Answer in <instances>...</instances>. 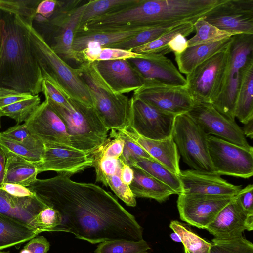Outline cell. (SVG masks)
Segmentation results:
<instances>
[{
  "instance_id": "cell-1",
  "label": "cell",
  "mask_w": 253,
  "mask_h": 253,
  "mask_svg": "<svg viewBox=\"0 0 253 253\" xmlns=\"http://www.w3.org/2000/svg\"><path fill=\"white\" fill-rule=\"evenodd\" d=\"M27 188L62 218L61 231L92 244L123 239L139 241L143 229L110 192L90 183L58 174L37 179Z\"/></svg>"
},
{
  "instance_id": "cell-2",
  "label": "cell",
  "mask_w": 253,
  "mask_h": 253,
  "mask_svg": "<svg viewBox=\"0 0 253 253\" xmlns=\"http://www.w3.org/2000/svg\"><path fill=\"white\" fill-rule=\"evenodd\" d=\"M2 44L0 53V88L33 96L42 92L43 80L31 49L28 23L0 10Z\"/></svg>"
},
{
  "instance_id": "cell-3",
  "label": "cell",
  "mask_w": 253,
  "mask_h": 253,
  "mask_svg": "<svg viewBox=\"0 0 253 253\" xmlns=\"http://www.w3.org/2000/svg\"><path fill=\"white\" fill-rule=\"evenodd\" d=\"M219 0H138L123 8L119 14L126 26L153 28L194 24L204 17Z\"/></svg>"
},
{
  "instance_id": "cell-4",
  "label": "cell",
  "mask_w": 253,
  "mask_h": 253,
  "mask_svg": "<svg viewBox=\"0 0 253 253\" xmlns=\"http://www.w3.org/2000/svg\"><path fill=\"white\" fill-rule=\"evenodd\" d=\"M48 80L66 99L63 105L45 100L63 122L72 147L91 155L105 142L109 130L94 107L72 98L57 83Z\"/></svg>"
},
{
  "instance_id": "cell-5",
  "label": "cell",
  "mask_w": 253,
  "mask_h": 253,
  "mask_svg": "<svg viewBox=\"0 0 253 253\" xmlns=\"http://www.w3.org/2000/svg\"><path fill=\"white\" fill-rule=\"evenodd\" d=\"M32 51L41 70L43 79L57 83L73 99L88 106L94 102L90 90L80 76L78 68L66 63L28 24Z\"/></svg>"
},
{
  "instance_id": "cell-6",
  "label": "cell",
  "mask_w": 253,
  "mask_h": 253,
  "mask_svg": "<svg viewBox=\"0 0 253 253\" xmlns=\"http://www.w3.org/2000/svg\"><path fill=\"white\" fill-rule=\"evenodd\" d=\"M78 69L90 90L94 108L107 129H125L129 125L131 98L113 91L99 74L95 62L82 63Z\"/></svg>"
},
{
  "instance_id": "cell-7",
  "label": "cell",
  "mask_w": 253,
  "mask_h": 253,
  "mask_svg": "<svg viewBox=\"0 0 253 253\" xmlns=\"http://www.w3.org/2000/svg\"><path fill=\"white\" fill-rule=\"evenodd\" d=\"M219 93L211 103L219 113L235 121L234 110L238 90L244 73L253 62V34L233 35Z\"/></svg>"
},
{
  "instance_id": "cell-8",
  "label": "cell",
  "mask_w": 253,
  "mask_h": 253,
  "mask_svg": "<svg viewBox=\"0 0 253 253\" xmlns=\"http://www.w3.org/2000/svg\"><path fill=\"white\" fill-rule=\"evenodd\" d=\"M208 135L187 114L176 116L172 137L184 162L193 169L214 173Z\"/></svg>"
},
{
  "instance_id": "cell-9",
  "label": "cell",
  "mask_w": 253,
  "mask_h": 253,
  "mask_svg": "<svg viewBox=\"0 0 253 253\" xmlns=\"http://www.w3.org/2000/svg\"><path fill=\"white\" fill-rule=\"evenodd\" d=\"M208 143L214 173L243 178L253 176V147L245 148L211 135Z\"/></svg>"
},
{
  "instance_id": "cell-10",
  "label": "cell",
  "mask_w": 253,
  "mask_h": 253,
  "mask_svg": "<svg viewBox=\"0 0 253 253\" xmlns=\"http://www.w3.org/2000/svg\"><path fill=\"white\" fill-rule=\"evenodd\" d=\"M228 46L186 75V87L196 102L211 103L219 93L228 59Z\"/></svg>"
},
{
  "instance_id": "cell-11",
  "label": "cell",
  "mask_w": 253,
  "mask_h": 253,
  "mask_svg": "<svg viewBox=\"0 0 253 253\" xmlns=\"http://www.w3.org/2000/svg\"><path fill=\"white\" fill-rule=\"evenodd\" d=\"M132 97L174 116L187 114L196 103L186 86L168 85L146 79L143 85L133 92Z\"/></svg>"
},
{
  "instance_id": "cell-12",
  "label": "cell",
  "mask_w": 253,
  "mask_h": 253,
  "mask_svg": "<svg viewBox=\"0 0 253 253\" xmlns=\"http://www.w3.org/2000/svg\"><path fill=\"white\" fill-rule=\"evenodd\" d=\"M175 117L140 99L131 98L128 126L144 138L162 140L172 137Z\"/></svg>"
},
{
  "instance_id": "cell-13",
  "label": "cell",
  "mask_w": 253,
  "mask_h": 253,
  "mask_svg": "<svg viewBox=\"0 0 253 253\" xmlns=\"http://www.w3.org/2000/svg\"><path fill=\"white\" fill-rule=\"evenodd\" d=\"M203 18L228 33L253 34V0H219Z\"/></svg>"
},
{
  "instance_id": "cell-14",
  "label": "cell",
  "mask_w": 253,
  "mask_h": 253,
  "mask_svg": "<svg viewBox=\"0 0 253 253\" xmlns=\"http://www.w3.org/2000/svg\"><path fill=\"white\" fill-rule=\"evenodd\" d=\"M236 196L179 194L177 206L180 218L192 226L206 229L220 211Z\"/></svg>"
},
{
  "instance_id": "cell-15",
  "label": "cell",
  "mask_w": 253,
  "mask_h": 253,
  "mask_svg": "<svg viewBox=\"0 0 253 253\" xmlns=\"http://www.w3.org/2000/svg\"><path fill=\"white\" fill-rule=\"evenodd\" d=\"M209 135L245 148H251L242 128L217 111L210 103L196 102L187 113Z\"/></svg>"
},
{
  "instance_id": "cell-16",
  "label": "cell",
  "mask_w": 253,
  "mask_h": 253,
  "mask_svg": "<svg viewBox=\"0 0 253 253\" xmlns=\"http://www.w3.org/2000/svg\"><path fill=\"white\" fill-rule=\"evenodd\" d=\"M86 6L85 3L72 9L64 19L60 15L52 16L45 22H33V27L51 30V40L46 43L62 59L79 62L73 50V42Z\"/></svg>"
},
{
  "instance_id": "cell-17",
  "label": "cell",
  "mask_w": 253,
  "mask_h": 253,
  "mask_svg": "<svg viewBox=\"0 0 253 253\" xmlns=\"http://www.w3.org/2000/svg\"><path fill=\"white\" fill-rule=\"evenodd\" d=\"M24 123L31 134L44 146L73 148L63 122L45 100Z\"/></svg>"
},
{
  "instance_id": "cell-18",
  "label": "cell",
  "mask_w": 253,
  "mask_h": 253,
  "mask_svg": "<svg viewBox=\"0 0 253 253\" xmlns=\"http://www.w3.org/2000/svg\"><path fill=\"white\" fill-rule=\"evenodd\" d=\"M253 229V214L242 208L236 196L218 213L206 230L214 238L230 240L242 237L245 230Z\"/></svg>"
},
{
  "instance_id": "cell-19",
  "label": "cell",
  "mask_w": 253,
  "mask_h": 253,
  "mask_svg": "<svg viewBox=\"0 0 253 253\" xmlns=\"http://www.w3.org/2000/svg\"><path fill=\"white\" fill-rule=\"evenodd\" d=\"M44 146L42 161L37 163L39 173L54 171L71 176L93 166L90 154L74 148Z\"/></svg>"
},
{
  "instance_id": "cell-20",
  "label": "cell",
  "mask_w": 253,
  "mask_h": 253,
  "mask_svg": "<svg viewBox=\"0 0 253 253\" xmlns=\"http://www.w3.org/2000/svg\"><path fill=\"white\" fill-rule=\"evenodd\" d=\"M178 177L182 194L235 196L242 189L241 185L232 184L214 173L192 169L181 171Z\"/></svg>"
},
{
  "instance_id": "cell-21",
  "label": "cell",
  "mask_w": 253,
  "mask_h": 253,
  "mask_svg": "<svg viewBox=\"0 0 253 253\" xmlns=\"http://www.w3.org/2000/svg\"><path fill=\"white\" fill-rule=\"evenodd\" d=\"M95 63L101 77L117 94L134 92L144 84V77L126 59Z\"/></svg>"
},
{
  "instance_id": "cell-22",
  "label": "cell",
  "mask_w": 253,
  "mask_h": 253,
  "mask_svg": "<svg viewBox=\"0 0 253 253\" xmlns=\"http://www.w3.org/2000/svg\"><path fill=\"white\" fill-rule=\"evenodd\" d=\"M146 54V58L127 59L145 79L168 85L186 86L185 78L170 59L161 53Z\"/></svg>"
},
{
  "instance_id": "cell-23",
  "label": "cell",
  "mask_w": 253,
  "mask_h": 253,
  "mask_svg": "<svg viewBox=\"0 0 253 253\" xmlns=\"http://www.w3.org/2000/svg\"><path fill=\"white\" fill-rule=\"evenodd\" d=\"M148 29L142 26H128L114 29L76 31L73 50L77 55L86 48L107 47L129 39L140 31Z\"/></svg>"
},
{
  "instance_id": "cell-24",
  "label": "cell",
  "mask_w": 253,
  "mask_h": 253,
  "mask_svg": "<svg viewBox=\"0 0 253 253\" xmlns=\"http://www.w3.org/2000/svg\"><path fill=\"white\" fill-rule=\"evenodd\" d=\"M144 149L155 160L162 164L173 173L179 175V155L172 137L162 140L144 138L129 126L117 131Z\"/></svg>"
},
{
  "instance_id": "cell-25",
  "label": "cell",
  "mask_w": 253,
  "mask_h": 253,
  "mask_svg": "<svg viewBox=\"0 0 253 253\" xmlns=\"http://www.w3.org/2000/svg\"><path fill=\"white\" fill-rule=\"evenodd\" d=\"M48 207L36 195L17 197L9 194L0 186V213L18 220L35 230V217Z\"/></svg>"
},
{
  "instance_id": "cell-26",
  "label": "cell",
  "mask_w": 253,
  "mask_h": 253,
  "mask_svg": "<svg viewBox=\"0 0 253 253\" xmlns=\"http://www.w3.org/2000/svg\"><path fill=\"white\" fill-rule=\"evenodd\" d=\"M232 36L215 42L189 47L182 53L175 55L179 71L186 75L190 73L197 66L226 48L232 41Z\"/></svg>"
},
{
  "instance_id": "cell-27",
  "label": "cell",
  "mask_w": 253,
  "mask_h": 253,
  "mask_svg": "<svg viewBox=\"0 0 253 253\" xmlns=\"http://www.w3.org/2000/svg\"><path fill=\"white\" fill-rule=\"evenodd\" d=\"M134 177L129 188L135 197L153 199L161 203L175 194L170 187L139 168L132 165Z\"/></svg>"
},
{
  "instance_id": "cell-28",
  "label": "cell",
  "mask_w": 253,
  "mask_h": 253,
  "mask_svg": "<svg viewBox=\"0 0 253 253\" xmlns=\"http://www.w3.org/2000/svg\"><path fill=\"white\" fill-rule=\"evenodd\" d=\"M6 157L3 183L17 184L27 187L37 178V163L28 161L12 153H4Z\"/></svg>"
},
{
  "instance_id": "cell-29",
  "label": "cell",
  "mask_w": 253,
  "mask_h": 253,
  "mask_svg": "<svg viewBox=\"0 0 253 253\" xmlns=\"http://www.w3.org/2000/svg\"><path fill=\"white\" fill-rule=\"evenodd\" d=\"M39 233L26 224L0 213V250L28 241Z\"/></svg>"
},
{
  "instance_id": "cell-30",
  "label": "cell",
  "mask_w": 253,
  "mask_h": 253,
  "mask_svg": "<svg viewBox=\"0 0 253 253\" xmlns=\"http://www.w3.org/2000/svg\"><path fill=\"white\" fill-rule=\"evenodd\" d=\"M253 62L247 66L238 90L235 117L243 124L253 119Z\"/></svg>"
},
{
  "instance_id": "cell-31",
  "label": "cell",
  "mask_w": 253,
  "mask_h": 253,
  "mask_svg": "<svg viewBox=\"0 0 253 253\" xmlns=\"http://www.w3.org/2000/svg\"><path fill=\"white\" fill-rule=\"evenodd\" d=\"M194 30L192 23H186L180 24L165 32L151 42L129 51L138 54L161 53L165 55L169 53L168 44L175 36L180 34L187 37L191 34Z\"/></svg>"
},
{
  "instance_id": "cell-32",
  "label": "cell",
  "mask_w": 253,
  "mask_h": 253,
  "mask_svg": "<svg viewBox=\"0 0 253 253\" xmlns=\"http://www.w3.org/2000/svg\"><path fill=\"white\" fill-rule=\"evenodd\" d=\"M79 63L96 61L145 58L147 55L138 54L129 50L106 47L86 48L77 54Z\"/></svg>"
},
{
  "instance_id": "cell-33",
  "label": "cell",
  "mask_w": 253,
  "mask_h": 253,
  "mask_svg": "<svg viewBox=\"0 0 253 253\" xmlns=\"http://www.w3.org/2000/svg\"><path fill=\"white\" fill-rule=\"evenodd\" d=\"M132 165L139 168L170 187L175 194L179 195L182 193V185L178 175L170 171L156 160L141 159Z\"/></svg>"
},
{
  "instance_id": "cell-34",
  "label": "cell",
  "mask_w": 253,
  "mask_h": 253,
  "mask_svg": "<svg viewBox=\"0 0 253 253\" xmlns=\"http://www.w3.org/2000/svg\"><path fill=\"white\" fill-rule=\"evenodd\" d=\"M193 27L196 34L187 40L188 47L215 42L235 34L221 30L206 21L203 17L198 19Z\"/></svg>"
},
{
  "instance_id": "cell-35",
  "label": "cell",
  "mask_w": 253,
  "mask_h": 253,
  "mask_svg": "<svg viewBox=\"0 0 253 253\" xmlns=\"http://www.w3.org/2000/svg\"><path fill=\"white\" fill-rule=\"evenodd\" d=\"M169 227L179 236L184 249L190 253H209L211 243L199 236L184 223L172 220Z\"/></svg>"
},
{
  "instance_id": "cell-36",
  "label": "cell",
  "mask_w": 253,
  "mask_h": 253,
  "mask_svg": "<svg viewBox=\"0 0 253 253\" xmlns=\"http://www.w3.org/2000/svg\"><path fill=\"white\" fill-rule=\"evenodd\" d=\"M151 249L146 241L123 239L101 242L95 250V253H150Z\"/></svg>"
},
{
  "instance_id": "cell-37",
  "label": "cell",
  "mask_w": 253,
  "mask_h": 253,
  "mask_svg": "<svg viewBox=\"0 0 253 253\" xmlns=\"http://www.w3.org/2000/svg\"><path fill=\"white\" fill-rule=\"evenodd\" d=\"M137 1V0H89L86 3V6L78 27L92 19L115 9L132 4Z\"/></svg>"
},
{
  "instance_id": "cell-38",
  "label": "cell",
  "mask_w": 253,
  "mask_h": 253,
  "mask_svg": "<svg viewBox=\"0 0 253 253\" xmlns=\"http://www.w3.org/2000/svg\"><path fill=\"white\" fill-rule=\"evenodd\" d=\"M41 104L38 95L25 99L0 109V116H7L14 120L18 124L25 122Z\"/></svg>"
},
{
  "instance_id": "cell-39",
  "label": "cell",
  "mask_w": 253,
  "mask_h": 253,
  "mask_svg": "<svg viewBox=\"0 0 253 253\" xmlns=\"http://www.w3.org/2000/svg\"><path fill=\"white\" fill-rule=\"evenodd\" d=\"M0 149L4 153H12L35 163L42 162L44 148H37L17 142L2 136L0 133Z\"/></svg>"
},
{
  "instance_id": "cell-40",
  "label": "cell",
  "mask_w": 253,
  "mask_h": 253,
  "mask_svg": "<svg viewBox=\"0 0 253 253\" xmlns=\"http://www.w3.org/2000/svg\"><path fill=\"white\" fill-rule=\"evenodd\" d=\"M42 0H0V10L18 16L32 25L37 7Z\"/></svg>"
},
{
  "instance_id": "cell-41",
  "label": "cell",
  "mask_w": 253,
  "mask_h": 253,
  "mask_svg": "<svg viewBox=\"0 0 253 253\" xmlns=\"http://www.w3.org/2000/svg\"><path fill=\"white\" fill-rule=\"evenodd\" d=\"M175 26H166L144 30L129 39L106 47L130 50L151 42Z\"/></svg>"
},
{
  "instance_id": "cell-42",
  "label": "cell",
  "mask_w": 253,
  "mask_h": 253,
  "mask_svg": "<svg viewBox=\"0 0 253 253\" xmlns=\"http://www.w3.org/2000/svg\"><path fill=\"white\" fill-rule=\"evenodd\" d=\"M209 253H253V244L243 236L230 240L214 238Z\"/></svg>"
},
{
  "instance_id": "cell-43",
  "label": "cell",
  "mask_w": 253,
  "mask_h": 253,
  "mask_svg": "<svg viewBox=\"0 0 253 253\" xmlns=\"http://www.w3.org/2000/svg\"><path fill=\"white\" fill-rule=\"evenodd\" d=\"M35 229L40 233L44 231H61L62 218L54 209L48 207L35 217L34 221Z\"/></svg>"
},
{
  "instance_id": "cell-44",
  "label": "cell",
  "mask_w": 253,
  "mask_h": 253,
  "mask_svg": "<svg viewBox=\"0 0 253 253\" xmlns=\"http://www.w3.org/2000/svg\"><path fill=\"white\" fill-rule=\"evenodd\" d=\"M0 133L6 138L30 147L45 148L41 141L31 134L25 123L11 126Z\"/></svg>"
},
{
  "instance_id": "cell-45",
  "label": "cell",
  "mask_w": 253,
  "mask_h": 253,
  "mask_svg": "<svg viewBox=\"0 0 253 253\" xmlns=\"http://www.w3.org/2000/svg\"><path fill=\"white\" fill-rule=\"evenodd\" d=\"M121 166L122 164L115 174L107 177V186H109L116 195L126 205L135 207L136 205L135 196L131 191L129 186L123 183L121 180Z\"/></svg>"
},
{
  "instance_id": "cell-46",
  "label": "cell",
  "mask_w": 253,
  "mask_h": 253,
  "mask_svg": "<svg viewBox=\"0 0 253 253\" xmlns=\"http://www.w3.org/2000/svg\"><path fill=\"white\" fill-rule=\"evenodd\" d=\"M124 141V147L120 158L129 166L141 159L154 160L144 149L128 138L117 131Z\"/></svg>"
},
{
  "instance_id": "cell-47",
  "label": "cell",
  "mask_w": 253,
  "mask_h": 253,
  "mask_svg": "<svg viewBox=\"0 0 253 253\" xmlns=\"http://www.w3.org/2000/svg\"><path fill=\"white\" fill-rule=\"evenodd\" d=\"M30 94L20 93L13 90L0 88V109L17 102L30 98Z\"/></svg>"
},
{
  "instance_id": "cell-48",
  "label": "cell",
  "mask_w": 253,
  "mask_h": 253,
  "mask_svg": "<svg viewBox=\"0 0 253 253\" xmlns=\"http://www.w3.org/2000/svg\"><path fill=\"white\" fill-rule=\"evenodd\" d=\"M237 196L245 211L248 214H253V185L249 184L242 188Z\"/></svg>"
},
{
  "instance_id": "cell-49",
  "label": "cell",
  "mask_w": 253,
  "mask_h": 253,
  "mask_svg": "<svg viewBox=\"0 0 253 253\" xmlns=\"http://www.w3.org/2000/svg\"><path fill=\"white\" fill-rule=\"evenodd\" d=\"M28 241L24 248L29 250L31 253H47L49 250L50 243L44 236H36Z\"/></svg>"
},
{
  "instance_id": "cell-50",
  "label": "cell",
  "mask_w": 253,
  "mask_h": 253,
  "mask_svg": "<svg viewBox=\"0 0 253 253\" xmlns=\"http://www.w3.org/2000/svg\"><path fill=\"white\" fill-rule=\"evenodd\" d=\"M57 5L58 1L56 0H41L37 7L36 14H39L49 19L54 14Z\"/></svg>"
},
{
  "instance_id": "cell-51",
  "label": "cell",
  "mask_w": 253,
  "mask_h": 253,
  "mask_svg": "<svg viewBox=\"0 0 253 253\" xmlns=\"http://www.w3.org/2000/svg\"><path fill=\"white\" fill-rule=\"evenodd\" d=\"M1 187L9 194L17 197H25L35 195L27 187L17 184L3 183Z\"/></svg>"
},
{
  "instance_id": "cell-52",
  "label": "cell",
  "mask_w": 253,
  "mask_h": 253,
  "mask_svg": "<svg viewBox=\"0 0 253 253\" xmlns=\"http://www.w3.org/2000/svg\"><path fill=\"white\" fill-rule=\"evenodd\" d=\"M187 40L186 37L180 34L175 36L168 44L169 53L173 52L174 55L182 53L188 47Z\"/></svg>"
},
{
  "instance_id": "cell-53",
  "label": "cell",
  "mask_w": 253,
  "mask_h": 253,
  "mask_svg": "<svg viewBox=\"0 0 253 253\" xmlns=\"http://www.w3.org/2000/svg\"><path fill=\"white\" fill-rule=\"evenodd\" d=\"M134 177V172L132 168L125 163L123 160L121 168V178L125 184L129 186Z\"/></svg>"
},
{
  "instance_id": "cell-54",
  "label": "cell",
  "mask_w": 253,
  "mask_h": 253,
  "mask_svg": "<svg viewBox=\"0 0 253 253\" xmlns=\"http://www.w3.org/2000/svg\"><path fill=\"white\" fill-rule=\"evenodd\" d=\"M6 157L3 151L0 149V186L3 183Z\"/></svg>"
},
{
  "instance_id": "cell-55",
  "label": "cell",
  "mask_w": 253,
  "mask_h": 253,
  "mask_svg": "<svg viewBox=\"0 0 253 253\" xmlns=\"http://www.w3.org/2000/svg\"><path fill=\"white\" fill-rule=\"evenodd\" d=\"M242 129L245 137H249L252 139L253 137V119L244 124Z\"/></svg>"
},
{
  "instance_id": "cell-56",
  "label": "cell",
  "mask_w": 253,
  "mask_h": 253,
  "mask_svg": "<svg viewBox=\"0 0 253 253\" xmlns=\"http://www.w3.org/2000/svg\"><path fill=\"white\" fill-rule=\"evenodd\" d=\"M170 237L174 241L181 242V240L179 236L174 232L170 234Z\"/></svg>"
},
{
  "instance_id": "cell-57",
  "label": "cell",
  "mask_w": 253,
  "mask_h": 253,
  "mask_svg": "<svg viewBox=\"0 0 253 253\" xmlns=\"http://www.w3.org/2000/svg\"><path fill=\"white\" fill-rule=\"evenodd\" d=\"M2 44V25L0 17V53Z\"/></svg>"
},
{
  "instance_id": "cell-58",
  "label": "cell",
  "mask_w": 253,
  "mask_h": 253,
  "mask_svg": "<svg viewBox=\"0 0 253 253\" xmlns=\"http://www.w3.org/2000/svg\"><path fill=\"white\" fill-rule=\"evenodd\" d=\"M19 253H31V252L29 250L23 248V249L21 250Z\"/></svg>"
},
{
  "instance_id": "cell-59",
  "label": "cell",
  "mask_w": 253,
  "mask_h": 253,
  "mask_svg": "<svg viewBox=\"0 0 253 253\" xmlns=\"http://www.w3.org/2000/svg\"><path fill=\"white\" fill-rule=\"evenodd\" d=\"M185 253H190L186 249H184Z\"/></svg>"
},
{
  "instance_id": "cell-60",
  "label": "cell",
  "mask_w": 253,
  "mask_h": 253,
  "mask_svg": "<svg viewBox=\"0 0 253 253\" xmlns=\"http://www.w3.org/2000/svg\"><path fill=\"white\" fill-rule=\"evenodd\" d=\"M0 253H8L0 251Z\"/></svg>"
},
{
  "instance_id": "cell-61",
  "label": "cell",
  "mask_w": 253,
  "mask_h": 253,
  "mask_svg": "<svg viewBox=\"0 0 253 253\" xmlns=\"http://www.w3.org/2000/svg\"><path fill=\"white\" fill-rule=\"evenodd\" d=\"M1 127V117L0 116V128Z\"/></svg>"
}]
</instances>
